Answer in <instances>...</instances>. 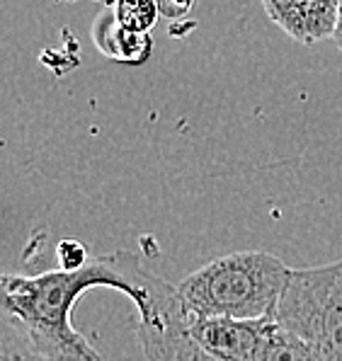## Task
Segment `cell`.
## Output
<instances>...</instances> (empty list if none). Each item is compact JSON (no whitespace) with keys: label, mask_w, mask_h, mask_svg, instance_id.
Masks as SVG:
<instances>
[{"label":"cell","mask_w":342,"mask_h":361,"mask_svg":"<svg viewBox=\"0 0 342 361\" xmlns=\"http://www.w3.org/2000/svg\"><path fill=\"white\" fill-rule=\"evenodd\" d=\"M262 8L284 35L311 47L333 39L340 0H262Z\"/></svg>","instance_id":"5"},{"label":"cell","mask_w":342,"mask_h":361,"mask_svg":"<svg viewBox=\"0 0 342 361\" xmlns=\"http://www.w3.org/2000/svg\"><path fill=\"white\" fill-rule=\"evenodd\" d=\"M112 10L124 30L139 32V35H151L161 18L158 0H114Z\"/></svg>","instance_id":"8"},{"label":"cell","mask_w":342,"mask_h":361,"mask_svg":"<svg viewBox=\"0 0 342 361\" xmlns=\"http://www.w3.org/2000/svg\"><path fill=\"white\" fill-rule=\"evenodd\" d=\"M197 0H158V8H161V15L168 20H180L187 18L195 8Z\"/></svg>","instance_id":"11"},{"label":"cell","mask_w":342,"mask_h":361,"mask_svg":"<svg viewBox=\"0 0 342 361\" xmlns=\"http://www.w3.org/2000/svg\"><path fill=\"white\" fill-rule=\"evenodd\" d=\"M333 42L338 44L342 49V0H340V13H338V27H335V35H333Z\"/></svg>","instance_id":"12"},{"label":"cell","mask_w":342,"mask_h":361,"mask_svg":"<svg viewBox=\"0 0 342 361\" xmlns=\"http://www.w3.org/2000/svg\"><path fill=\"white\" fill-rule=\"evenodd\" d=\"M0 361H56L37 352L13 320L3 318L0 323Z\"/></svg>","instance_id":"9"},{"label":"cell","mask_w":342,"mask_h":361,"mask_svg":"<svg viewBox=\"0 0 342 361\" xmlns=\"http://www.w3.org/2000/svg\"><path fill=\"white\" fill-rule=\"evenodd\" d=\"M291 267L262 250L216 257L180 281L187 310L207 318L274 320Z\"/></svg>","instance_id":"2"},{"label":"cell","mask_w":342,"mask_h":361,"mask_svg":"<svg viewBox=\"0 0 342 361\" xmlns=\"http://www.w3.org/2000/svg\"><path fill=\"white\" fill-rule=\"evenodd\" d=\"M56 259H59L61 269L75 271V269H80V267H85L92 257H90V252H87L85 243L75 240V238H63L56 245Z\"/></svg>","instance_id":"10"},{"label":"cell","mask_w":342,"mask_h":361,"mask_svg":"<svg viewBox=\"0 0 342 361\" xmlns=\"http://www.w3.org/2000/svg\"><path fill=\"white\" fill-rule=\"evenodd\" d=\"M274 323L301 337L323 361H342V259L291 269Z\"/></svg>","instance_id":"3"},{"label":"cell","mask_w":342,"mask_h":361,"mask_svg":"<svg viewBox=\"0 0 342 361\" xmlns=\"http://www.w3.org/2000/svg\"><path fill=\"white\" fill-rule=\"evenodd\" d=\"M92 44L102 56L119 61V63L139 66L153 51V39L139 32H129L114 18V10H102L90 27Z\"/></svg>","instance_id":"6"},{"label":"cell","mask_w":342,"mask_h":361,"mask_svg":"<svg viewBox=\"0 0 342 361\" xmlns=\"http://www.w3.org/2000/svg\"><path fill=\"white\" fill-rule=\"evenodd\" d=\"M257 361H323V359L301 337L291 335L289 330L272 323L267 337H264L262 352Z\"/></svg>","instance_id":"7"},{"label":"cell","mask_w":342,"mask_h":361,"mask_svg":"<svg viewBox=\"0 0 342 361\" xmlns=\"http://www.w3.org/2000/svg\"><path fill=\"white\" fill-rule=\"evenodd\" d=\"M272 323L190 313L178 361H257Z\"/></svg>","instance_id":"4"},{"label":"cell","mask_w":342,"mask_h":361,"mask_svg":"<svg viewBox=\"0 0 342 361\" xmlns=\"http://www.w3.org/2000/svg\"><path fill=\"white\" fill-rule=\"evenodd\" d=\"M95 286L117 288L136 303V337L148 361H178L190 320L180 288L126 250L92 257L75 271L59 267L37 276L3 274V318L13 320L44 357L102 361L97 349L71 323L73 305L87 288Z\"/></svg>","instance_id":"1"}]
</instances>
